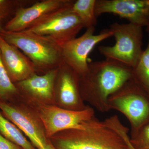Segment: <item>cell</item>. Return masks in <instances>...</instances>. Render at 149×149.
Wrapping results in <instances>:
<instances>
[{
	"label": "cell",
	"instance_id": "3",
	"mask_svg": "<svg viewBox=\"0 0 149 149\" xmlns=\"http://www.w3.org/2000/svg\"><path fill=\"white\" fill-rule=\"evenodd\" d=\"M0 36L7 42L21 50L34 64L36 72L45 74L62 63L61 47L47 36L27 30L9 32L3 28Z\"/></svg>",
	"mask_w": 149,
	"mask_h": 149
},
{
	"label": "cell",
	"instance_id": "21",
	"mask_svg": "<svg viewBox=\"0 0 149 149\" xmlns=\"http://www.w3.org/2000/svg\"><path fill=\"white\" fill-rule=\"evenodd\" d=\"M111 127L117 132L124 139L130 149H135L130 143V137L128 135V128L122 124L119 119L114 120L112 123Z\"/></svg>",
	"mask_w": 149,
	"mask_h": 149
},
{
	"label": "cell",
	"instance_id": "17",
	"mask_svg": "<svg viewBox=\"0 0 149 149\" xmlns=\"http://www.w3.org/2000/svg\"><path fill=\"white\" fill-rule=\"evenodd\" d=\"M132 78L149 97V40L138 63L132 68Z\"/></svg>",
	"mask_w": 149,
	"mask_h": 149
},
{
	"label": "cell",
	"instance_id": "2",
	"mask_svg": "<svg viewBox=\"0 0 149 149\" xmlns=\"http://www.w3.org/2000/svg\"><path fill=\"white\" fill-rule=\"evenodd\" d=\"M49 139L56 149H130L117 132L95 116L83 129L63 130Z\"/></svg>",
	"mask_w": 149,
	"mask_h": 149
},
{
	"label": "cell",
	"instance_id": "4",
	"mask_svg": "<svg viewBox=\"0 0 149 149\" xmlns=\"http://www.w3.org/2000/svg\"><path fill=\"white\" fill-rule=\"evenodd\" d=\"M108 104L110 110L120 112L128 119L130 138L149 124V97L132 77L110 96Z\"/></svg>",
	"mask_w": 149,
	"mask_h": 149
},
{
	"label": "cell",
	"instance_id": "24",
	"mask_svg": "<svg viewBox=\"0 0 149 149\" xmlns=\"http://www.w3.org/2000/svg\"><path fill=\"white\" fill-rule=\"evenodd\" d=\"M1 22V20L0 19V31H1V30H2L3 28L2 27V26Z\"/></svg>",
	"mask_w": 149,
	"mask_h": 149
},
{
	"label": "cell",
	"instance_id": "7",
	"mask_svg": "<svg viewBox=\"0 0 149 149\" xmlns=\"http://www.w3.org/2000/svg\"><path fill=\"white\" fill-rule=\"evenodd\" d=\"M84 28L71 9L52 15L25 30L50 38L61 46L76 38Z\"/></svg>",
	"mask_w": 149,
	"mask_h": 149
},
{
	"label": "cell",
	"instance_id": "13",
	"mask_svg": "<svg viewBox=\"0 0 149 149\" xmlns=\"http://www.w3.org/2000/svg\"><path fill=\"white\" fill-rule=\"evenodd\" d=\"M112 13L141 27L149 24V0H96V16Z\"/></svg>",
	"mask_w": 149,
	"mask_h": 149
},
{
	"label": "cell",
	"instance_id": "1",
	"mask_svg": "<svg viewBox=\"0 0 149 149\" xmlns=\"http://www.w3.org/2000/svg\"><path fill=\"white\" fill-rule=\"evenodd\" d=\"M132 77V68L110 60L91 62L85 74L79 76L80 94L99 111L110 110L108 99Z\"/></svg>",
	"mask_w": 149,
	"mask_h": 149
},
{
	"label": "cell",
	"instance_id": "25",
	"mask_svg": "<svg viewBox=\"0 0 149 149\" xmlns=\"http://www.w3.org/2000/svg\"><path fill=\"white\" fill-rule=\"evenodd\" d=\"M147 32H148V33L149 36V24L148 26H147Z\"/></svg>",
	"mask_w": 149,
	"mask_h": 149
},
{
	"label": "cell",
	"instance_id": "12",
	"mask_svg": "<svg viewBox=\"0 0 149 149\" xmlns=\"http://www.w3.org/2000/svg\"><path fill=\"white\" fill-rule=\"evenodd\" d=\"M58 68L42 75L37 73L15 83L20 97L31 103L39 106L53 104L55 102V83Z\"/></svg>",
	"mask_w": 149,
	"mask_h": 149
},
{
	"label": "cell",
	"instance_id": "20",
	"mask_svg": "<svg viewBox=\"0 0 149 149\" xmlns=\"http://www.w3.org/2000/svg\"><path fill=\"white\" fill-rule=\"evenodd\" d=\"M130 143L135 149H149V124L143 127L133 138Z\"/></svg>",
	"mask_w": 149,
	"mask_h": 149
},
{
	"label": "cell",
	"instance_id": "5",
	"mask_svg": "<svg viewBox=\"0 0 149 149\" xmlns=\"http://www.w3.org/2000/svg\"><path fill=\"white\" fill-rule=\"evenodd\" d=\"M109 30L114 37L115 44L113 46H100V53L106 59L133 68L143 52V27L130 23H114Z\"/></svg>",
	"mask_w": 149,
	"mask_h": 149
},
{
	"label": "cell",
	"instance_id": "23",
	"mask_svg": "<svg viewBox=\"0 0 149 149\" xmlns=\"http://www.w3.org/2000/svg\"><path fill=\"white\" fill-rule=\"evenodd\" d=\"M56 149L54 146L51 143L50 141L49 140L48 141L47 143V145H46L45 147L44 148V149Z\"/></svg>",
	"mask_w": 149,
	"mask_h": 149
},
{
	"label": "cell",
	"instance_id": "11",
	"mask_svg": "<svg viewBox=\"0 0 149 149\" xmlns=\"http://www.w3.org/2000/svg\"><path fill=\"white\" fill-rule=\"evenodd\" d=\"M55 101L57 106L72 111L85 109L79 86V75L63 62L58 68L55 83Z\"/></svg>",
	"mask_w": 149,
	"mask_h": 149
},
{
	"label": "cell",
	"instance_id": "8",
	"mask_svg": "<svg viewBox=\"0 0 149 149\" xmlns=\"http://www.w3.org/2000/svg\"><path fill=\"white\" fill-rule=\"evenodd\" d=\"M95 27L88 28L83 35L70 40L61 47L63 61L81 76L88 69V56L95 46L113 36L109 29L95 34Z\"/></svg>",
	"mask_w": 149,
	"mask_h": 149
},
{
	"label": "cell",
	"instance_id": "9",
	"mask_svg": "<svg viewBox=\"0 0 149 149\" xmlns=\"http://www.w3.org/2000/svg\"><path fill=\"white\" fill-rule=\"evenodd\" d=\"M3 115L13 123L30 140L37 149H44L49 141L37 111L23 105L0 101Z\"/></svg>",
	"mask_w": 149,
	"mask_h": 149
},
{
	"label": "cell",
	"instance_id": "16",
	"mask_svg": "<svg viewBox=\"0 0 149 149\" xmlns=\"http://www.w3.org/2000/svg\"><path fill=\"white\" fill-rule=\"evenodd\" d=\"M96 3V0H77L71 8V11L79 17L86 29L97 25Z\"/></svg>",
	"mask_w": 149,
	"mask_h": 149
},
{
	"label": "cell",
	"instance_id": "19",
	"mask_svg": "<svg viewBox=\"0 0 149 149\" xmlns=\"http://www.w3.org/2000/svg\"><path fill=\"white\" fill-rule=\"evenodd\" d=\"M35 2L30 0H0V19L2 21L12 15L14 16L19 9L31 6Z\"/></svg>",
	"mask_w": 149,
	"mask_h": 149
},
{
	"label": "cell",
	"instance_id": "14",
	"mask_svg": "<svg viewBox=\"0 0 149 149\" xmlns=\"http://www.w3.org/2000/svg\"><path fill=\"white\" fill-rule=\"evenodd\" d=\"M0 52L3 64L14 83L37 73L32 62L18 48L7 42L0 36Z\"/></svg>",
	"mask_w": 149,
	"mask_h": 149
},
{
	"label": "cell",
	"instance_id": "18",
	"mask_svg": "<svg viewBox=\"0 0 149 149\" xmlns=\"http://www.w3.org/2000/svg\"><path fill=\"white\" fill-rule=\"evenodd\" d=\"M18 97H20L18 89L5 68L0 52V101H8Z\"/></svg>",
	"mask_w": 149,
	"mask_h": 149
},
{
	"label": "cell",
	"instance_id": "22",
	"mask_svg": "<svg viewBox=\"0 0 149 149\" xmlns=\"http://www.w3.org/2000/svg\"><path fill=\"white\" fill-rule=\"evenodd\" d=\"M0 149H23L7 139L0 133Z\"/></svg>",
	"mask_w": 149,
	"mask_h": 149
},
{
	"label": "cell",
	"instance_id": "15",
	"mask_svg": "<svg viewBox=\"0 0 149 149\" xmlns=\"http://www.w3.org/2000/svg\"><path fill=\"white\" fill-rule=\"evenodd\" d=\"M0 133L3 136L23 149H37L16 126L0 112Z\"/></svg>",
	"mask_w": 149,
	"mask_h": 149
},
{
	"label": "cell",
	"instance_id": "6",
	"mask_svg": "<svg viewBox=\"0 0 149 149\" xmlns=\"http://www.w3.org/2000/svg\"><path fill=\"white\" fill-rule=\"evenodd\" d=\"M36 111L48 139L63 130L83 129L85 123L95 116L94 109L89 106L82 110L72 111L54 105H41Z\"/></svg>",
	"mask_w": 149,
	"mask_h": 149
},
{
	"label": "cell",
	"instance_id": "10",
	"mask_svg": "<svg viewBox=\"0 0 149 149\" xmlns=\"http://www.w3.org/2000/svg\"><path fill=\"white\" fill-rule=\"evenodd\" d=\"M73 0H43L36 2L27 7L17 11L12 18L7 22L3 29L9 32H20L52 15L70 9Z\"/></svg>",
	"mask_w": 149,
	"mask_h": 149
}]
</instances>
